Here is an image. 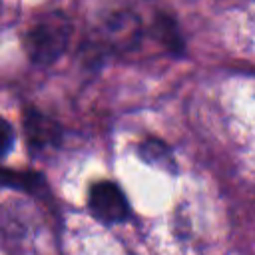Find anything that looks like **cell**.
Listing matches in <instances>:
<instances>
[{
  "label": "cell",
  "instance_id": "cell-1",
  "mask_svg": "<svg viewBox=\"0 0 255 255\" xmlns=\"http://www.w3.org/2000/svg\"><path fill=\"white\" fill-rule=\"evenodd\" d=\"M72 22L70 18L60 12H48L40 16L24 34V52L28 60L36 66H50L54 64L68 48L72 38Z\"/></svg>",
  "mask_w": 255,
  "mask_h": 255
},
{
  "label": "cell",
  "instance_id": "cell-2",
  "mask_svg": "<svg viewBox=\"0 0 255 255\" xmlns=\"http://www.w3.org/2000/svg\"><path fill=\"white\" fill-rule=\"evenodd\" d=\"M88 211L104 225H116L129 217V201L118 183L110 179L96 181L88 193Z\"/></svg>",
  "mask_w": 255,
  "mask_h": 255
},
{
  "label": "cell",
  "instance_id": "cell-3",
  "mask_svg": "<svg viewBox=\"0 0 255 255\" xmlns=\"http://www.w3.org/2000/svg\"><path fill=\"white\" fill-rule=\"evenodd\" d=\"M24 137L28 151L32 155H40L62 143V128L40 110L30 108L24 114Z\"/></svg>",
  "mask_w": 255,
  "mask_h": 255
},
{
  "label": "cell",
  "instance_id": "cell-4",
  "mask_svg": "<svg viewBox=\"0 0 255 255\" xmlns=\"http://www.w3.org/2000/svg\"><path fill=\"white\" fill-rule=\"evenodd\" d=\"M141 32V20L131 10L114 12L104 24L106 40L116 50H131L133 46H137Z\"/></svg>",
  "mask_w": 255,
  "mask_h": 255
},
{
  "label": "cell",
  "instance_id": "cell-5",
  "mask_svg": "<svg viewBox=\"0 0 255 255\" xmlns=\"http://www.w3.org/2000/svg\"><path fill=\"white\" fill-rule=\"evenodd\" d=\"M137 157L143 163L153 165V167H157L161 171H167V173H175L177 171V163L173 159V151H171V147L163 139L147 137V139L139 141Z\"/></svg>",
  "mask_w": 255,
  "mask_h": 255
},
{
  "label": "cell",
  "instance_id": "cell-6",
  "mask_svg": "<svg viewBox=\"0 0 255 255\" xmlns=\"http://www.w3.org/2000/svg\"><path fill=\"white\" fill-rule=\"evenodd\" d=\"M151 34L153 38L171 54H183L185 50V42L183 36L179 32L177 22L167 16V14H155L153 24H151Z\"/></svg>",
  "mask_w": 255,
  "mask_h": 255
},
{
  "label": "cell",
  "instance_id": "cell-7",
  "mask_svg": "<svg viewBox=\"0 0 255 255\" xmlns=\"http://www.w3.org/2000/svg\"><path fill=\"white\" fill-rule=\"evenodd\" d=\"M2 185L4 187H14L20 191H26L30 195H42L48 191V183L40 171L32 169H4L2 173Z\"/></svg>",
  "mask_w": 255,
  "mask_h": 255
},
{
  "label": "cell",
  "instance_id": "cell-8",
  "mask_svg": "<svg viewBox=\"0 0 255 255\" xmlns=\"http://www.w3.org/2000/svg\"><path fill=\"white\" fill-rule=\"evenodd\" d=\"M2 137H0V143H2V155L6 157L8 153H10V149H12V145H14V128H12V124L8 122V120H2Z\"/></svg>",
  "mask_w": 255,
  "mask_h": 255
}]
</instances>
